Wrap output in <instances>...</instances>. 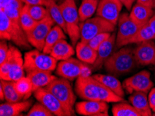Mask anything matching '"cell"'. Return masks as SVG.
<instances>
[{
  "label": "cell",
  "mask_w": 155,
  "mask_h": 116,
  "mask_svg": "<svg viewBox=\"0 0 155 116\" xmlns=\"http://www.w3.org/2000/svg\"><path fill=\"white\" fill-rule=\"evenodd\" d=\"M15 87L18 93L23 98V99H28L31 95L32 93H34L33 85L27 76H25L17 81H15Z\"/></svg>",
  "instance_id": "cell-33"
},
{
  "label": "cell",
  "mask_w": 155,
  "mask_h": 116,
  "mask_svg": "<svg viewBox=\"0 0 155 116\" xmlns=\"http://www.w3.org/2000/svg\"><path fill=\"white\" fill-rule=\"evenodd\" d=\"M33 103L32 99L20 101L17 102H6L0 105L1 116H18L29 111Z\"/></svg>",
  "instance_id": "cell-18"
},
{
  "label": "cell",
  "mask_w": 155,
  "mask_h": 116,
  "mask_svg": "<svg viewBox=\"0 0 155 116\" xmlns=\"http://www.w3.org/2000/svg\"><path fill=\"white\" fill-rule=\"evenodd\" d=\"M26 5V4H25ZM27 6V10L30 15L36 20L37 22L43 20V19L49 15L48 11L45 6L42 5H34V6Z\"/></svg>",
  "instance_id": "cell-35"
},
{
  "label": "cell",
  "mask_w": 155,
  "mask_h": 116,
  "mask_svg": "<svg viewBox=\"0 0 155 116\" xmlns=\"http://www.w3.org/2000/svg\"><path fill=\"white\" fill-rule=\"evenodd\" d=\"M6 41V40H1L0 42V64L5 61L7 54L8 53L9 45Z\"/></svg>",
  "instance_id": "cell-38"
},
{
  "label": "cell",
  "mask_w": 155,
  "mask_h": 116,
  "mask_svg": "<svg viewBox=\"0 0 155 116\" xmlns=\"http://www.w3.org/2000/svg\"><path fill=\"white\" fill-rule=\"evenodd\" d=\"M123 6L119 0H100L96 15L116 26Z\"/></svg>",
  "instance_id": "cell-14"
},
{
  "label": "cell",
  "mask_w": 155,
  "mask_h": 116,
  "mask_svg": "<svg viewBox=\"0 0 155 116\" xmlns=\"http://www.w3.org/2000/svg\"><path fill=\"white\" fill-rule=\"evenodd\" d=\"M75 91L79 98L84 100L97 101L98 94L97 81L93 76L81 77L77 79L75 84Z\"/></svg>",
  "instance_id": "cell-13"
},
{
  "label": "cell",
  "mask_w": 155,
  "mask_h": 116,
  "mask_svg": "<svg viewBox=\"0 0 155 116\" xmlns=\"http://www.w3.org/2000/svg\"><path fill=\"white\" fill-rule=\"evenodd\" d=\"M75 111L84 116H108L109 105L105 101L85 100L75 104Z\"/></svg>",
  "instance_id": "cell-15"
},
{
  "label": "cell",
  "mask_w": 155,
  "mask_h": 116,
  "mask_svg": "<svg viewBox=\"0 0 155 116\" xmlns=\"http://www.w3.org/2000/svg\"><path fill=\"white\" fill-rule=\"evenodd\" d=\"M99 2L100 0H82L81 5L78 8L81 22L92 17L97 11Z\"/></svg>",
  "instance_id": "cell-30"
},
{
  "label": "cell",
  "mask_w": 155,
  "mask_h": 116,
  "mask_svg": "<svg viewBox=\"0 0 155 116\" xmlns=\"http://www.w3.org/2000/svg\"><path fill=\"white\" fill-rule=\"evenodd\" d=\"M25 6L22 0H2L0 10L3 11L14 23L20 25V13Z\"/></svg>",
  "instance_id": "cell-20"
},
{
  "label": "cell",
  "mask_w": 155,
  "mask_h": 116,
  "mask_svg": "<svg viewBox=\"0 0 155 116\" xmlns=\"http://www.w3.org/2000/svg\"><path fill=\"white\" fill-rule=\"evenodd\" d=\"M54 24L50 15L38 22L34 29L26 33L30 45L39 51H43L46 38Z\"/></svg>",
  "instance_id": "cell-9"
},
{
  "label": "cell",
  "mask_w": 155,
  "mask_h": 116,
  "mask_svg": "<svg viewBox=\"0 0 155 116\" xmlns=\"http://www.w3.org/2000/svg\"><path fill=\"white\" fill-rule=\"evenodd\" d=\"M26 5L34 6V5H42L45 6V0H22Z\"/></svg>",
  "instance_id": "cell-40"
},
{
  "label": "cell",
  "mask_w": 155,
  "mask_h": 116,
  "mask_svg": "<svg viewBox=\"0 0 155 116\" xmlns=\"http://www.w3.org/2000/svg\"><path fill=\"white\" fill-rule=\"evenodd\" d=\"M54 1H56V2H61L62 1H63V0H54Z\"/></svg>",
  "instance_id": "cell-46"
},
{
  "label": "cell",
  "mask_w": 155,
  "mask_h": 116,
  "mask_svg": "<svg viewBox=\"0 0 155 116\" xmlns=\"http://www.w3.org/2000/svg\"><path fill=\"white\" fill-rule=\"evenodd\" d=\"M148 24L155 35V13H154V15H152V18L150 19Z\"/></svg>",
  "instance_id": "cell-42"
},
{
  "label": "cell",
  "mask_w": 155,
  "mask_h": 116,
  "mask_svg": "<svg viewBox=\"0 0 155 116\" xmlns=\"http://www.w3.org/2000/svg\"><path fill=\"white\" fill-rule=\"evenodd\" d=\"M45 6L48 11L49 15L54 20L56 25L60 26L64 31L66 33V26H65V21L63 20L61 9L60 6L56 4L54 0H45Z\"/></svg>",
  "instance_id": "cell-27"
},
{
  "label": "cell",
  "mask_w": 155,
  "mask_h": 116,
  "mask_svg": "<svg viewBox=\"0 0 155 116\" xmlns=\"http://www.w3.org/2000/svg\"><path fill=\"white\" fill-rule=\"evenodd\" d=\"M123 86L128 93L132 94L134 92L149 93L154 86L150 78V73L147 70H142L124 80Z\"/></svg>",
  "instance_id": "cell-10"
},
{
  "label": "cell",
  "mask_w": 155,
  "mask_h": 116,
  "mask_svg": "<svg viewBox=\"0 0 155 116\" xmlns=\"http://www.w3.org/2000/svg\"><path fill=\"white\" fill-rule=\"evenodd\" d=\"M1 1H2V0H1Z\"/></svg>",
  "instance_id": "cell-47"
},
{
  "label": "cell",
  "mask_w": 155,
  "mask_h": 116,
  "mask_svg": "<svg viewBox=\"0 0 155 116\" xmlns=\"http://www.w3.org/2000/svg\"><path fill=\"white\" fill-rule=\"evenodd\" d=\"M20 23L25 33L32 30L36 27L38 22L33 18L28 12L27 6L25 5L22 9L20 16Z\"/></svg>",
  "instance_id": "cell-34"
},
{
  "label": "cell",
  "mask_w": 155,
  "mask_h": 116,
  "mask_svg": "<svg viewBox=\"0 0 155 116\" xmlns=\"http://www.w3.org/2000/svg\"><path fill=\"white\" fill-rule=\"evenodd\" d=\"M98 94H99V99L100 101H105L107 103H118L120 101H123V98L118 96L111 91L109 88L105 86L104 85L101 84L97 81Z\"/></svg>",
  "instance_id": "cell-32"
},
{
  "label": "cell",
  "mask_w": 155,
  "mask_h": 116,
  "mask_svg": "<svg viewBox=\"0 0 155 116\" xmlns=\"http://www.w3.org/2000/svg\"><path fill=\"white\" fill-rule=\"evenodd\" d=\"M0 38L12 41L22 49L31 47L27 35L21 25L14 23L3 11L0 10Z\"/></svg>",
  "instance_id": "cell-3"
},
{
  "label": "cell",
  "mask_w": 155,
  "mask_h": 116,
  "mask_svg": "<svg viewBox=\"0 0 155 116\" xmlns=\"http://www.w3.org/2000/svg\"><path fill=\"white\" fill-rule=\"evenodd\" d=\"M111 34L112 33H102V34L95 35V37H93L92 39H91L87 43L92 47V48L97 51V49H99L101 45L111 36Z\"/></svg>",
  "instance_id": "cell-37"
},
{
  "label": "cell",
  "mask_w": 155,
  "mask_h": 116,
  "mask_svg": "<svg viewBox=\"0 0 155 116\" xmlns=\"http://www.w3.org/2000/svg\"><path fill=\"white\" fill-rule=\"evenodd\" d=\"M45 88L59 100L63 107L68 111L71 116L75 115L74 106L77 97L69 80L63 77L56 78Z\"/></svg>",
  "instance_id": "cell-4"
},
{
  "label": "cell",
  "mask_w": 155,
  "mask_h": 116,
  "mask_svg": "<svg viewBox=\"0 0 155 116\" xmlns=\"http://www.w3.org/2000/svg\"><path fill=\"white\" fill-rule=\"evenodd\" d=\"M34 94L38 101L43 104L54 115L71 116L68 111L63 107L59 100L46 88H41L36 90L34 92Z\"/></svg>",
  "instance_id": "cell-12"
},
{
  "label": "cell",
  "mask_w": 155,
  "mask_h": 116,
  "mask_svg": "<svg viewBox=\"0 0 155 116\" xmlns=\"http://www.w3.org/2000/svg\"><path fill=\"white\" fill-rule=\"evenodd\" d=\"M74 54V48L71 45L66 41V39H62L53 47L50 54L57 61H65L71 58Z\"/></svg>",
  "instance_id": "cell-24"
},
{
  "label": "cell",
  "mask_w": 155,
  "mask_h": 116,
  "mask_svg": "<svg viewBox=\"0 0 155 116\" xmlns=\"http://www.w3.org/2000/svg\"><path fill=\"white\" fill-rule=\"evenodd\" d=\"M154 13L153 8L137 2V4L131 8L130 16L137 25L142 27L148 23L150 19Z\"/></svg>",
  "instance_id": "cell-19"
},
{
  "label": "cell",
  "mask_w": 155,
  "mask_h": 116,
  "mask_svg": "<svg viewBox=\"0 0 155 116\" xmlns=\"http://www.w3.org/2000/svg\"><path fill=\"white\" fill-rule=\"evenodd\" d=\"M118 26V29L116 34L117 48L124 46V43L141 27L131 20L130 14L126 13H123L120 16Z\"/></svg>",
  "instance_id": "cell-11"
},
{
  "label": "cell",
  "mask_w": 155,
  "mask_h": 116,
  "mask_svg": "<svg viewBox=\"0 0 155 116\" xmlns=\"http://www.w3.org/2000/svg\"><path fill=\"white\" fill-rule=\"evenodd\" d=\"M27 76L31 80L34 92L41 88L48 86L51 81L57 78L51 74V72L46 71H34L27 73Z\"/></svg>",
  "instance_id": "cell-22"
},
{
  "label": "cell",
  "mask_w": 155,
  "mask_h": 116,
  "mask_svg": "<svg viewBox=\"0 0 155 116\" xmlns=\"http://www.w3.org/2000/svg\"><path fill=\"white\" fill-rule=\"evenodd\" d=\"M138 63L136 60L134 49L128 45L122 47L114 51L105 61L104 67L110 75L120 76L131 72Z\"/></svg>",
  "instance_id": "cell-1"
},
{
  "label": "cell",
  "mask_w": 155,
  "mask_h": 116,
  "mask_svg": "<svg viewBox=\"0 0 155 116\" xmlns=\"http://www.w3.org/2000/svg\"><path fill=\"white\" fill-rule=\"evenodd\" d=\"M76 53L78 59L90 65H93L97 57V51L92 48L87 42L81 41L76 45Z\"/></svg>",
  "instance_id": "cell-25"
},
{
  "label": "cell",
  "mask_w": 155,
  "mask_h": 116,
  "mask_svg": "<svg viewBox=\"0 0 155 116\" xmlns=\"http://www.w3.org/2000/svg\"><path fill=\"white\" fill-rule=\"evenodd\" d=\"M152 8H153V9H155V0L152 1Z\"/></svg>",
  "instance_id": "cell-45"
},
{
  "label": "cell",
  "mask_w": 155,
  "mask_h": 116,
  "mask_svg": "<svg viewBox=\"0 0 155 116\" xmlns=\"http://www.w3.org/2000/svg\"><path fill=\"white\" fill-rule=\"evenodd\" d=\"M112 113L114 116H142L132 105L123 101L114 105Z\"/></svg>",
  "instance_id": "cell-31"
},
{
  "label": "cell",
  "mask_w": 155,
  "mask_h": 116,
  "mask_svg": "<svg viewBox=\"0 0 155 116\" xmlns=\"http://www.w3.org/2000/svg\"><path fill=\"white\" fill-rule=\"evenodd\" d=\"M129 101L142 116L152 115V111L150 106L147 93L144 92H134L131 94Z\"/></svg>",
  "instance_id": "cell-21"
},
{
  "label": "cell",
  "mask_w": 155,
  "mask_h": 116,
  "mask_svg": "<svg viewBox=\"0 0 155 116\" xmlns=\"http://www.w3.org/2000/svg\"><path fill=\"white\" fill-rule=\"evenodd\" d=\"M155 39V35L148 23L142 26L140 29L124 43V46L130 44H139L143 42Z\"/></svg>",
  "instance_id": "cell-28"
},
{
  "label": "cell",
  "mask_w": 155,
  "mask_h": 116,
  "mask_svg": "<svg viewBox=\"0 0 155 116\" xmlns=\"http://www.w3.org/2000/svg\"><path fill=\"white\" fill-rule=\"evenodd\" d=\"M152 1L153 0H137V2L152 8Z\"/></svg>",
  "instance_id": "cell-43"
},
{
  "label": "cell",
  "mask_w": 155,
  "mask_h": 116,
  "mask_svg": "<svg viewBox=\"0 0 155 116\" xmlns=\"http://www.w3.org/2000/svg\"><path fill=\"white\" fill-rule=\"evenodd\" d=\"M57 60L48 54L34 49L26 52L24 56V68L27 73L34 71H46L51 72L57 67Z\"/></svg>",
  "instance_id": "cell-6"
},
{
  "label": "cell",
  "mask_w": 155,
  "mask_h": 116,
  "mask_svg": "<svg viewBox=\"0 0 155 116\" xmlns=\"http://www.w3.org/2000/svg\"><path fill=\"white\" fill-rule=\"evenodd\" d=\"M91 72L92 70L86 65V63L82 62L79 59L74 58L61 61V62L57 64V67L56 68V75L69 81H73L81 76H91Z\"/></svg>",
  "instance_id": "cell-7"
},
{
  "label": "cell",
  "mask_w": 155,
  "mask_h": 116,
  "mask_svg": "<svg viewBox=\"0 0 155 116\" xmlns=\"http://www.w3.org/2000/svg\"><path fill=\"white\" fill-rule=\"evenodd\" d=\"M59 6L66 26V34L69 35L72 45H75L81 38V21L76 3L74 0H63Z\"/></svg>",
  "instance_id": "cell-5"
},
{
  "label": "cell",
  "mask_w": 155,
  "mask_h": 116,
  "mask_svg": "<svg viewBox=\"0 0 155 116\" xmlns=\"http://www.w3.org/2000/svg\"><path fill=\"white\" fill-rule=\"evenodd\" d=\"M119 1L123 4V6H125V8L127 9L131 10L136 0H119Z\"/></svg>",
  "instance_id": "cell-41"
},
{
  "label": "cell",
  "mask_w": 155,
  "mask_h": 116,
  "mask_svg": "<svg viewBox=\"0 0 155 116\" xmlns=\"http://www.w3.org/2000/svg\"><path fill=\"white\" fill-rule=\"evenodd\" d=\"M51 111L41 102L36 103L32 106L27 113V116H54Z\"/></svg>",
  "instance_id": "cell-36"
},
{
  "label": "cell",
  "mask_w": 155,
  "mask_h": 116,
  "mask_svg": "<svg viewBox=\"0 0 155 116\" xmlns=\"http://www.w3.org/2000/svg\"><path fill=\"white\" fill-rule=\"evenodd\" d=\"M115 47H116V34L113 32L111 36L103 42L97 49V59L92 65L94 70H100L104 65L105 61L114 52Z\"/></svg>",
  "instance_id": "cell-17"
},
{
  "label": "cell",
  "mask_w": 155,
  "mask_h": 116,
  "mask_svg": "<svg viewBox=\"0 0 155 116\" xmlns=\"http://www.w3.org/2000/svg\"><path fill=\"white\" fill-rule=\"evenodd\" d=\"M0 88H2L4 93V98L7 102H17L22 101L23 98L18 93L15 87V81H6L1 79Z\"/></svg>",
  "instance_id": "cell-29"
},
{
  "label": "cell",
  "mask_w": 155,
  "mask_h": 116,
  "mask_svg": "<svg viewBox=\"0 0 155 116\" xmlns=\"http://www.w3.org/2000/svg\"><path fill=\"white\" fill-rule=\"evenodd\" d=\"M0 98H1V101H3L5 99V98H4V93L3 90H2V88H0Z\"/></svg>",
  "instance_id": "cell-44"
},
{
  "label": "cell",
  "mask_w": 155,
  "mask_h": 116,
  "mask_svg": "<svg viewBox=\"0 0 155 116\" xmlns=\"http://www.w3.org/2000/svg\"><path fill=\"white\" fill-rule=\"evenodd\" d=\"M24 58L19 49L12 45H9V50L7 56L0 64V77L1 79L11 81H17L25 77Z\"/></svg>",
  "instance_id": "cell-2"
},
{
  "label": "cell",
  "mask_w": 155,
  "mask_h": 116,
  "mask_svg": "<svg viewBox=\"0 0 155 116\" xmlns=\"http://www.w3.org/2000/svg\"><path fill=\"white\" fill-rule=\"evenodd\" d=\"M115 28L114 25L99 16L91 18L80 24L81 41L88 42L95 35L102 33H113Z\"/></svg>",
  "instance_id": "cell-8"
},
{
  "label": "cell",
  "mask_w": 155,
  "mask_h": 116,
  "mask_svg": "<svg viewBox=\"0 0 155 116\" xmlns=\"http://www.w3.org/2000/svg\"><path fill=\"white\" fill-rule=\"evenodd\" d=\"M134 54L138 65H155V43L152 40L138 44L134 49Z\"/></svg>",
  "instance_id": "cell-16"
},
{
  "label": "cell",
  "mask_w": 155,
  "mask_h": 116,
  "mask_svg": "<svg viewBox=\"0 0 155 116\" xmlns=\"http://www.w3.org/2000/svg\"><path fill=\"white\" fill-rule=\"evenodd\" d=\"M62 39H66L64 30L60 26H54L46 38L43 52L50 54L53 47Z\"/></svg>",
  "instance_id": "cell-26"
},
{
  "label": "cell",
  "mask_w": 155,
  "mask_h": 116,
  "mask_svg": "<svg viewBox=\"0 0 155 116\" xmlns=\"http://www.w3.org/2000/svg\"><path fill=\"white\" fill-rule=\"evenodd\" d=\"M93 77L96 80L100 82L101 84L104 85L105 86L112 91L114 93L118 94V96L123 98L124 97V91L121 84L120 81L112 75H102V74H96L93 75Z\"/></svg>",
  "instance_id": "cell-23"
},
{
  "label": "cell",
  "mask_w": 155,
  "mask_h": 116,
  "mask_svg": "<svg viewBox=\"0 0 155 116\" xmlns=\"http://www.w3.org/2000/svg\"><path fill=\"white\" fill-rule=\"evenodd\" d=\"M148 101L152 111L155 113V87L150 91L148 94Z\"/></svg>",
  "instance_id": "cell-39"
}]
</instances>
